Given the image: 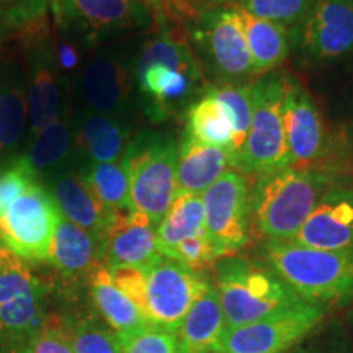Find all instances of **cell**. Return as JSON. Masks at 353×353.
I'll list each match as a JSON object with an SVG mask.
<instances>
[{
  "label": "cell",
  "instance_id": "cell-1",
  "mask_svg": "<svg viewBox=\"0 0 353 353\" xmlns=\"http://www.w3.org/2000/svg\"><path fill=\"white\" fill-rule=\"evenodd\" d=\"M136 81L144 112L156 123L195 103L203 70L187 38L162 30L143 46L136 61Z\"/></svg>",
  "mask_w": 353,
  "mask_h": 353
},
{
  "label": "cell",
  "instance_id": "cell-2",
  "mask_svg": "<svg viewBox=\"0 0 353 353\" xmlns=\"http://www.w3.org/2000/svg\"><path fill=\"white\" fill-rule=\"evenodd\" d=\"M335 180L329 170L296 167L259 175L250 187L252 232L265 241H291Z\"/></svg>",
  "mask_w": 353,
  "mask_h": 353
},
{
  "label": "cell",
  "instance_id": "cell-3",
  "mask_svg": "<svg viewBox=\"0 0 353 353\" xmlns=\"http://www.w3.org/2000/svg\"><path fill=\"white\" fill-rule=\"evenodd\" d=\"M260 259L303 301L321 306L353 298V247L325 250L293 241H263Z\"/></svg>",
  "mask_w": 353,
  "mask_h": 353
},
{
  "label": "cell",
  "instance_id": "cell-4",
  "mask_svg": "<svg viewBox=\"0 0 353 353\" xmlns=\"http://www.w3.org/2000/svg\"><path fill=\"white\" fill-rule=\"evenodd\" d=\"M214 288L228 327H241L273 314L301 298L263 262L239 255L214 265Z\"/></svg>",
  "mask_w": 353,
  "mask_h": 353
},
{
  "label": "cell",
  "instance_id": "cell-5",
  "mask_svg": "<svg viewBox=\"0 0 353 353\" xmlns=\"http://www.w3.org/2000/svg\"><path fill=\"white\" fill-rule=\"evenodd\" d=\"M179 145L167 132L145 130L128 143L120 164L130 179L132 211L159 226L176 195Z\"/></svg>",
  "mask_w": 353,
  "mask_h": 353
},
{
  "label": "cell",
  "instance_id": "cell-6",
  "mask_svg": "<svg viewBox=\"0 0 353 353\" xmlns=\"http://www.w3.org/2000/svg\"><path fill=\"white\" fill-rule=\"evenodd\" d=\"M285 76L263 74L252 82V123L237 170L265 175L290 167L283 125Z\"/></svg>",
  "mask_w": 353,
  "mask_h": 353
},
{
  "label": "cell",
  "instance_id": "cell-7",
  "mask_svg": "<svg viewBox=\"0 0 353 353\" xmlns=\"http://www.w3.org/2000/svg\"><path fill=\"white\" fill-rule=\"evenodd\" d=\"M192 39L219 83H247L254 76L252 57L234 7L216 6L203 12L192 28Z\"/></svg>",
  "mask_w": 353,
  "mask_h": 353
},
{
  "label": "cell",
  "instance_id": "cell-8",
  "mask_svg": "<svg viewBox=\"0 0 353 353\" xmlns=\"http://www.w3.org/2000/svg\"><path fill=\"white\" fill-rule=\"evenodd\" d=\"M324 309L298 301L252 324L228 327L214 353H286L321 324Z\"/></svg>",
  "mask_w": 353,
  "mask_h": 353
},
{
  "label": "cell",
  "instance_id": "cell-9",
  "mask_svg": "<svg viewBox=\"0 0 353 353\" xmlns=\"http://www.w3.org/2000/svg\"><path fill=\"white\" fill-rule=\"evenodd\" d=\"M59 218L61 211L54 198L34 180L0 218V242L23 260H50L51 241Z\"/></svg>",
  "mask_w": 353,
  "mask_h": 353
},
{
  "label": "cell",
  "instance_id": "cell-10",
  "mask_svg": "<svg viewBox=\"0 0 353 353\" xmlns=\"http://www.w3.org/2000/svg\"><path fill=\"white\" fill-rule=\"evenodd\" d=\"M205 229L219 259L237 255L250 242V183L229 169L203 193Z\"/></svg>",
  "mask_w": 353,
  "mask_h": 353
},
{
  "label": "cell",
  "instance_id": "cell-11",
  "mask_svg": "<svg viewBox=\"0 0 353 353\" xmlns=\"http://www.w3.org/2000/svg\"><path fill=\"white\" fill-rule=\"evenodd\" d=\"M291 48L306 65H325L353 50V0H314L290 32Z\"/></svg>",
  "mask_w": 353,
  "mask_h": 353
},
{
  "label": "cell",
  "instance_id": "cell-12",
  "mask_svg": "<svg viewBox=\"0 0 353 353\" xmlns=\"http://www.w3.org/2000/svg\"><path fill=\"white\" fill-rule=\"evenodd\" d=\"M283 125L290 167L324 170L334 154L332 139L316 101L291 76H285Z\"/></svg>",
  "mask_w": 353,
  "mask_h": 353
},
{
  "label": "cell",
  "instance_id": "cell-13",
  "mask_svg": "<svg viewBox=\"0 0 353 353\" xmlns=\"http://www.w3.org/2000/svg\"><path fill=\"white\" fill-rule=\"evenodd\" d=\"M145 276L149 324L179 334L185 316L210 280L162 254L145 268Z\"/></svg>",
  "mask_w": 353,
  "mask_h": 353
},
{
  "label": "cell",
  "instance_id": "cell-14",
  "mask_svg": "<svg viewBox=\"0 0 353 353\" xmlns=\"http://www.w3.org/2000/svg\"><path fill=\"white\" fill-rule=\"evenodd\" d=\"M28 131L30 139L63 117L65 79L56 61V44L43 34L28 43Z\"/></svg>",
  "mask_w": 353,
  "mask_h": 353
},
{
  "label": "cell",
  "instance_id": "cell-15",
  "mask_svg": "<svg viewBox=\"0 0 353 353\" xmlns=\"http://www.w3.org/2000/svg\"><path fill=\"white\" fill-rule=\"evenodd\" d=\"M77 88L85 110L117 118L130 112L132 79L117 51H97L82 68Z\"/></svg>",
  "mask_w": 353,
  "mask_h": 353
},
{
  "label": "cell",
  "instance_id": "cell-16",
  "mask_svg": "<svg viewBox=\"0 0 353 353\" xmlns=\"http://www.w3.org/2000/svg\"><path fill=\"white\" fill-rule=\"evenodd\" d=\"M291 241L314 249H352L353 180H335L325 190L314 211Z\"/></svg>",
  "mask_w": 353,
  "mask_h": 353
},
{
  "label": "cell",
  "instance_id": "cell-17",
  "mask_svg": "<svg viewBox=\"0 0 353 353\" xmlns=\"http://www.w3.org/2000/svg\"><path fill=\"white\" fill-rule=\"evenodd\" d=\"M63 19L88 38H103L143 28L151 21V7L141 0H59Z\"/></svg>",
  "mask_w": 353,
  "mask_h": 353
},
{
  "label": "cell",
  "instance_id": "cell-18",
  "mask_svg": "<svg viewBox=\"0 0 353 353\" xmlns=\"http://www.w3.org/2000/svg\"><path fill=\"white\" fill-rule=\"evenodd\" d=\"M74 156L82 164L117 162L123 157L130 143V123L128 118L108 117L81 110L70 121Z\"/></svg>",
  "mask_w": 353,
  "mask_h": 353
},
{
  "label": "cell",
  "instance_id": "cell-19",
  "mask_svg": "<svg viewBox=\"0 0 353 353\" xmlns=\"http://www.w3.org/2000/svg\"><path fill=\"white\" fill-rule=\"evenodd\" d=\"M61 214L76 226L107 245L108 229L118 211H112L101 203L88 187L81 172L70 169L50 180Z\"/></svg>",
  "mask_w": 353,
  "mask_h": 353
},
{
  "label": "cell",
  "instance_id": "cell-20",
  "mask_svg": "<svg viewBox=\"0 0 353 353\" xmlns=\"http://www.w3.org/2000/svg\"><path fill=\"white\" fill-rule=\"evenodd\" d=\"M48 321L46 296L37 281L23 294L0 306V353H32Z\"/></svg>",
  "mask_w": 353,
  "mask_h": 353
},
{
  "label": "cell",
  "instance_id": "cell-21",
  "mask_svg": "<svg viewBox=\"0 0 353 353\" xmlns=\"http://www.w3.org/2000/svg\"><path fill=\"white\" fill-rule=\"evenodd\" d=\"M159 252L157 228L139 211H118L112 221L107 237L108 268H148Z\"/></svg>",
  "mask_w": 353,
  "mask_h": 353
},
{
  "label": "cell",
  "instance_id": "cell-22",
  "mask_svg": "<svg viewBox=\"0 0 353 353\" xmlns=\"http://www.w3.org/2000/svg\"><path fill=\"white\" fill-rule=\"evenodd\" d=\"M28 128L26 76L13 59L0 61V159L12 157Z\"/></svg>",
  "mask_w": 353,
  "mask_h": 353
},
{
  "label": "cell",
  "instance_id": "cell-23",
  "mask_svg": "<svg viewBox=\"0 0 353 353\" xmlns=\"http://www.w3.org/2000/svg\"><path fill=\"white\" fill-rule=\"evenodd\" d=\"M107 259V245L61 214L50 247V262L63 275L90 276Z\"/></svg>",
  "mask_w": 353,
  "mask_h": 353
},
{
  "label": "cell",
  "instance_id": "cell-24",
  "mask_svg": "<svg viewBox=\"0 0 353 353\" xmlns=\"http://www.w3.org/2000/svg\"><path fill=\"white\" fill-rule=\"evenodd\" d=\"M229 169H232V157L228 149L198 143L183 134L176 159V193L203 195Z\"/></svg>",
  "mask_w": 353,
  "mask_h": 353
},
{
  "label": "cell",
  "instance_id": "cell-25",
  "mask_svg": "<svg viewBox=\"0 0 353 353\" xmlns=\"http://www.w3.org/2000/svg\"><path fill=\"white\" fill-rule=\"evenodd\" d=\"M226 329L218 291L210 281L180 325V353H213Z\"/></svg>",
  "mask_w": 353,
  "mask_h": 353
},
{
  "label": "cell",
  "instance_id": "cell-26",
  "mask_svg": "<svg viewBox=\"0 0 353 353\" xmlns=\"http://www.w3.org/2000/svg\"><path fill=\"white\" fill-rule=\"evenodd\" d=\"M232 7V6H231ZM239 15L244 38L252 57L254 76L272 72L288 57L291 50L290 32L286 26L259 19L244 8L234 7Z\"/></svg>",
  "mask_w": 353,
  "mask_h": 353
},
{
  "label": "cell",
  "instance_id": "cell-27",
  "mask_svg": "<svg viewBox=\"0 0 353 353\" xmlns=\"http://www.w3.org/2000/svg\"><path fill=\"white\" fill-rule=\"evenodd\" d=\"M23 159L37 176L43 175L48 180L70 170L72 162H76L70 123L61 117L56 123L30 139L28 151Z\"/></svg>",
  "mask_w": 353,
  "mask_h": 353
},
{
  "label": "cell",
  "instance_id": "cell-28",
  "mask_svg": "<svg viewBox=\"0 0 353 353\" xmlns=\"http://www.w3.org/2000/svg\"><path fill=\"white\" fill-rule=\"evenodd\" d=\"M185 136L231 152L234 143L232 118L226 105L216 97L211 87L206 88L205 94L188 108Z\"/></svg>",
  "mask_w": 353,
  "mask_h": 353
},
{
  "label": "cell",
  "instance_id": "cell-29",
  "mask_svg": "<svg viewBox=\"0 0 353 353\" xmlns=\"http://www.w3.org/2000/svg\"><path fill=\"white\" fill-rule=\"evenodd\" d=\"M88 278L97 307L118 337L149 324L139 307L113 285L108 267L101 265Z\"/></svg>",
  "mask_w": 353,
  "mask_h": 353
},
{
  "label": "cell",
  "instance_id": "cell-30",
  "mask_svg": "<svg viewBox=\"0 0 353 353\" xmlns=\"http://www.w3.org/2000/svg\"><path fill=\"white\" fill-rule=\"evenodd\" d=\"M203 231H206L203 195L176 193L169 211L157 226L159 252L167 257L180 242Z\"/></svg>",
  "mask_w": 353,
  "mask_h": 353
},
{
  "label": "cell",
  "instance_id": "cell-31",
  "mask_svg": "<svg viewBox=\"0 0 353 353\" xmlns=\"http://www.w3.org/2000/svg\"><path fill=\"white\" fill-rule=\"evenodd\" d=\"M81 175L95 196L112 211L128 213L132 211L130 179L118 162L82 164Z\"/></svg>",
  "mask_w": 353,
  "mask_h": 353
},
{
  "label": "cell",
  "instance_id": "cell-32",
  "mask_svg": "<svg viewBox=\"0 0 353 353\" xmlns=\"http://www.w3.org/2000/svg\"><path fill=\"white\" fill-rule=\"evenodd\" d=\"M216 97L226 105L234 125V143L231 148L232 169L239 167L250 123H252V82L247 83H218L211 87Z\"/></svg>",
  "mask_w": 353,
  "mask_h": 353
},
{
  "label": "cell",
  "instance_id": "cell-33",
  "mask_svg": "<svg viewBox=\"0 0 353 353\" xmlns=\"http://www.w3.org/2000/svg\"><path fill=\"white\" fill-rule=\"evenodd\" d=\"M205 2L239 7L259 19L283 26H296L306 19L314 0H205Z\"/></svg>",
  "mask_w": 353,
  "mask_h": 353
},
{
  "label": "cell",
  "instance_id": "cell-34",
  "mask_svg": "<svg viewBox=\"0 0 353 353\" xmlns=\"http://www.w3.org/2000/svg\"><path fill=\"white\" fill-rule=\"evenodd\" d=\"M65 329L76 353H123L118 335L94 321H77Z\"/></svg>",
  "mask_w": 353,
  "mask_h": 353
},
{
  "label": "cell",
  "instance_id": "cell-35",
  "mask_svg": "<svg viewBox=\"0 0 353 353\" xmlns=\"http://www.w3.org/2000/svg\"><path fill=\"white\" fill-rule=\"evenodd\" d=\"M37 281L23 259L0 244V306L23 294Z\"/></svg>",
  "mask_w": 353,
  "mask_h": 353
},
{
  "label": "cell",
  "instance_id": "cell-36",
  "mask_svg": "<svg viewBox=\"0 0 353 353\" xmlns=\"http://www.w3.org/2000/svg\"><path fill=\"white\" fill-rule=\"evenodd\" d=\"M118 339L123 353H180L179 334L152 324Z\"/></svg>",
  "mask_w": 353,
  "mask_h": 353
},
{
  "label": "cell",
  "instance_id": "cell-37",
  "mask_svg": "<svg viewBox=\"0 0 353 353\" xmlns=\"http://www.w3.org/2000/svg\"><path fill=\"white\" fill-rule=\"evenodd\" d=\"M167 257L176 260V262L188 267L190 270L198 273H203L208 268L214 267L216 262L219 260V255L216 252L213 244H211L206 231L180 242Z\"/></svg>",
  "mask_w": 353,
  "mask_h": 353
},
{
  "label": "cell",
  "instance_id": "cell-38",
  "mask_svg": "<svg viewBox=\"0 0 353 353\" xmlns=\"http://www.w3.org/2000/svg\"><path fill=\"white\" fill-rule=\"evenodd\" d=\"M34 180L37 174L23 157L15 159L10 165L0 169V218Z\"/></svg>",
  "mask_w": 353,
  "mask_h": 353
},
{
  "label": "cell",
  "instance_id": "cell-39",
  "mask_svg": "<svg viewBox=\"0 0 353 353\" xmlns=\"http://www.w3.org/2000/svg\"><path fill=\"white\" fill-rule=\"evenodd\" d=\"M110 275L113 285L126 294L148 319V276L144 268L113 267L110 268Z\"/></svg>",
  "mask_w": 353,
  "mask_h": 353
},
{
  "label": "cell",
  "instance_id": "cell-40",
  "mask_svg": "<svg viewBox=\"0 0 353 353\" xmlns=\"http://www.w3.org/2000/svg\"><path fill=\"white\" fill-rule=\"evenodd\" d=\"M32 353H76L74 352L72 342H70V337L68 334V329L65 325L57 324V322L52 321L51 317L48 321L46 327L39 335L37 345H34Z\"/></svg>",
  "mask_w": 353,
  "mask_h": 353
},
{
  "label": "cell",
  "instance_id": "cell-41",
  "mask_svg": "<svg viewBox=\"0 0 353 353\" xmlns=\"http://www.w3.org/2000/svg\"><path fill=\"white\" fill-rule=\"evenodd\" d=\"M56 61L63 76L64 74H72L79 68V61H81L76 44L68 41L56 44Z\"/></svg>",
  "mask_w": 353,
  "mask_h": 353
},
{
  "label": "cell",
  "instance_id": "cell-42",
  "mask_svg": "<svg viewBox=\"0 0 353 353\" xmlns=\"http://www.w3.org/2000/svg\"><path fill=\"white\" fill-rule=\"evenodd\" d=\"M291 353H334V352H327L324 347L319 345V343H311V345H296L294 350Z\"/></svg>",
  "mask_w": 353,
  "mask_h": 353
},
{
  "label": "cell",
  "instance_id": "cell-43",
  "mask_svg": "<svg viewBox=\"0 0 353 353\" xmlns=\"http://www.w3.org/2000/svg\"><path fill=\"white\" fill-rule=\"evenodd\" d=\"M141 2L148 3L149 7H159V2H157V0H141Z\"/></svg>",
  "mask_w": 353,
  "mask_h": 353
},
{
  "label": "cell",
  "instance_id": "cell-44",
  "mask_svg": "<svg viewBox=\"0 0 353 353\" xmlns=\"http://www.w3.org/2000/svg\"><path fill=\"white\" fill-rule=\"evenodd\" d=\"M157 2H159V6H162L164 2H174V0H157Z\"/></svg>",
  "mask_w": 353,
  "mask_h": 353
},
{
  "label": "cell",
  "instance_id": "cell-45",
  "mask_svg": "<svg viewBox=\"0 0 353 353\" xmlns=\"http://www.w3.org/2000/svg\"><path fill=\"white\" fill-rule=\"evenodd\" d=\"M6 2H12V0H0V3H6Z\"/></svg>",
  "mask_w": 353,
  "mask_h": 353
},
{
  "label": "cell",
  "instance_id": "cell-46",
  "mask_svg": "<svg viewBox=\"0 0 353 353\" xmlns=\"http://www.w3.org/2000/svg\"><path fill=\"white\" fill-rule=\"evenodd\" d=\"M203 2H205V0H203Z\"/></svg>",
  "mask_w": 353,
  "mask_h": 353
},
{
  "label": "cell",
  "instance_id": "cell-47",
  "mask_svg": "<svg viewBox=\"0 0 353 353\" xmlns=\"http://www.w3.org/2000/svg\"><path fill=\"white\" fill-rule=\"evenodd\" d=\"M213 353H214V352H213Z\"/></svg>",
  "mask_w": 353,
  "mask_h": 353
}]
</instances>
